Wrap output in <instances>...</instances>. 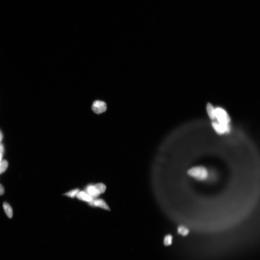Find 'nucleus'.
<instances>
[{
	"label": "nucleus",
	"instance_id": "f257e3e1",
	"mask_svg": "<svg viewBox=\"0 0 260 260\" xmlns=\"http://www.w3.org/2000/svg\"><path fill=\"white\" fill-rule=\"evenodd\" d=\"M189 175L198 180L203 181L208 177L207 170L203 166H196L192 168L188 171Z\"/></svg>",
	"mask_w": 260,
	"mask_h": 260
},
{
	"label": "nucleus",
	"instance_id": "f03ea898",
	"mask_svg": "<svg viewBox=\"0 0 260 260\" xmlns=\"http://www.w3.org/2000/svg\"><path fill=\"white\" fill-rule=\"evenodd\" d=\"M215 118L218 122L222 124H228L230 121V118L227 112L220 108H215Z\"/></svg>",
	"mask_w": 260,
	"mask_h": 260
},
{
	"label": "nucleus",
	"instance_id": "7ed1b4c3",
	"mask_svg": "<svg viewBox=\"0 0 260 260\" xmlns=\"http://www.w3.org/2000/svg\"><path fill=\"white\" fill-rule=\"evenodd\" d=\"M92 110L94 113L100 114L105 112L107 110V105L104 102L96 101H94L92 105Z\"/></svg>",
	"mask_w": 260,
	"mask_h": 260
},
{
	"label": "nucleus",
	"instance_id": "20e7f679",
	"mask_svg": "<svg viewBox=\"0 0 260 260\" xmlns=\"http://www.w3.org/2000/svg\"><path fill=\"white\" fill-rule=\"evenodd\" d=\"M89 204L91 206L98 207L104 210H110L108 205L102 199L92 200L90 202H89Z\"/></svg>",
	"mask_w": 260,
	"mask_h": 260
},
{
	"label": "nucleus",
	"instance_id": "39448f33",
	"mask_svg": "<svg viewBox=\"0 0 260 260\" xmlns=\"http://www.w3.org/2000/svg\"><path fill=\"white\" fill-rule=\"evenodd\" d=\"M212 125L214 130L218 135H222L225 133V128L221 124L218 122H213Z\"/></svg>",
	"mask_w": 260,
	"mask_h": 260
},
{
	"label": "nucleus",
	"instance_id": "423d86ee",
	"mask_svg": "<svg viewBox=\"0 0 260 260\" xmlns=\"http://www.w3.org/2000/svg\"><path fill=\"white\" fill-rule=\"evenodd\" d=\"M86 193L93 197H96L100 194L94 186V185H90L87 187L86 189Z\"/></svg>",
	"mask_w": 260,
	"mask_h": 260
},
{
	"label": "nucleus",
	"instance_id": "0eeeda50",
	"mask_svg": "<svg viewBox=\"0 0 260 260\" xmlns=\"http://www.w3.org/2000/svg\"><path fill=\"white\" fill-rule=\"evenodd\" d=\"M76 197L78 199L80 200L90 202L93 200V198L85 192L81 191L78 193L76 195Z\"/></svg>",
	"mask_w": 260,
	"mask_h": 260
},
{
	"label": "nucleus",
	"instance_id": "6e6552de",
	"mask_svg": "<svg viewBox=\"0 0 260 260\" xmlns=\"http://www.w3.org/2000/svg\"><path fill=\"white\" fill-rule=\"evenodd\" d=\"M206 110L209 117L212 120H215V108H214L212 104L208 103L206 106Z\"/></svg>",
	"mask_w": 260,
	"mask_h": 260
},
{
	"label": "nucleus",
	"instance_id": "1a4fd4ad",
	"mask_svg": "<svg viewBox=\"0 0 260 260\" xmlns=\"http://www.w3.org/2000/svg\"><path fill=\"white\" fill-rule=\"evenodd\" d=\"M3 207L4 212L7 217L9 218H12L13 217V209L10 205L7 202H4L3 204Z\"/></svg>",
	"mask_w": 260,
	"mask_h": 260
},
{
	"label": "nucleus",
	"instance_id": "9d476101",
	"mask_svg": "<svg viewBox=\"0 0 260 260\" xmlns=\"http://www.w3.org/2000/svg\"><path fill=\"white\" fill-rule=\"evenodd\" d=\"M8 163L6 160H2L0 162V174L4 173L8 167Z\"/></svg>",
	"mask_w": 260,
	"mask_h": 260
},
{
	"label": "nucleus",
	"instance_id": "9b49d317",
	"mask_svg": "<svg viewBox=\"0 0 260 260\" xmlns=\"http://www.w3.org/2000/svg\"><path fill=\"white\" fill-rule=\"evenodd\" d=\"M94 186L100 194L103 193L106 190V187L102 183L97 184L94 185Z\"/></svg>",
	"mask_w": 260,
	"mask_h": 260
},
{
	"label": "nucleus",
	"instance_id": "f8f14e48",
	"mask_svg": "<svg viewBox=\"0 0 260 260\" xmlns=\"http://www.w3.org/2000/svg\"><path fill=\"white\" fill-rule=\"evenodd\" d=\"M178 232L179 234H180L183 236H186L188 235L189 233V230L185 227L183 226H180L178 228Z\"/></svg>",
	"mask_w": 260,
	"mask_h": 260
},
{
	"label": "nucleus",
	"instance_id": "ddd939ff",
	"mask_svg": "<svg viewBox=\"0 0 260 260\" xmlns=\"http://www.w3.org/2000/svg\"><path fill=\"white\" fill-rule=\"evenodd\" d=\"M79 189H75L74 190L68 192L65 194L64 195L70 197L74 198L76 196L77 194L79 192Z\"/></svg>",
	"mask_w": 260,
	"mask_h": 260
},
{
	"label": "nucleus",
	"instance_id": "4468645a",
	"mask_svg": "<svg viewBox=\"0 0 260 260\" xmlns=\"http://www.w3.org/2000/svg\"><path fill=\"white\" fill-rule=\"evenodd\" d=\"M173 237L171 235H167L164 237V244L166 246H169L172 244Z\"/></svg>",
	"mask_w": 260,
	"mask_h": 260
},
{
	"label": "nucleus",
	"instance_id": "2eb2a0df",
	"mask_svg": "<svg viewBox=\"0 0 260 260\" xmlns=\"http://www.w3.org/2000/svg\"><path fill=\"white\" fill-rule=\"evenodd\" d=\"M4 193V189L3 186L0 184V196L3 195Z\"/></svg>",
	"mask_w": 260,
	"mask_h": 260
},
{
	"label": "nucleus",
	"instance_id": "dca6fc26",
	"mask_svg": "<svg viewBox=\"0 0 260 260\" xmlns=\"http://www.w3.org/2000/svg\"><path fill=\"white\" fill-rule=\"evenodd\" d=\"M4 152V148L3 145L0 143V152L2 154H3Z\"/></svg>",
	"mask_w": 260,
	"mask_h": 260
},
{
	"label": "nucleus",
	"instance_id": "f3484780",
	"mask_svg": "<svg viewBox=\"0 0 260 260\" xmlns=\"http://www.w3.org/2000/svg\"><path fill=\"white\" fill-rule=\"evenodd\" d=\"M3 135H2V133L1 132V131L0 130V142H1V141H2V139H3Z\"/></svg>",
	"mask_w": 260,
	"mask_h": 260
},
{
	"label": "nucleus",
	"instance_id": "a211bd4d",
	"mask_svg": "<svg viewBox=\"0 0 260 260\" xmlns=\"http://www.w3.org/2000/svg\"><path fill=\"white\" fill-rule=\"evenodd\" d=\"M3 154H2V153H1V152H0V162H1L2 160V157H3Z\"/></svg>",
	"mask_w": 260,
	"mask_h": 260
}]
</instances>
